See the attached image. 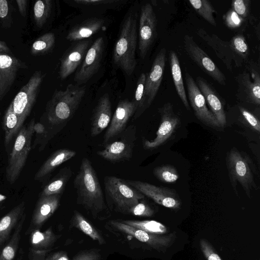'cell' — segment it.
Here are the masks:
<instances>
[{"mask_svg": "<svg viewBox=\"0 0 260 260\" xmlns=\"http://www.w3.org/2000/svg\"><path fill=\"white\" fill-rule=\"evenodd\" d=\"M73 184L76 189L77 203L82 206L93 217L109 213L96 172L87 158L82 159Z\"/></svg>", "mask_w": 260, "mask_h": 260, "instance_id": "1", "label": "cell"}, {"mask_svg": "<svg viewBox=\"0 0 260 260\" xmlns=\"http://www.w3.org/2000/svg\"><path fill=\"white\" fill-rule=\"evenodd\" d=\"M137 18L131 13L121 25L113 53L115 64L127 75L133 73L137 66Z\"/></svg>", "mask_w": 260, "mask_h": 260, "instance_id": "2", "label": "cell"}, {"mask_svg": "<svg viewBox=\"0 0 260 260\" xmlns=\"http://www.w3.org/2000/svg\"><path fill=\"white\" fill-rule=\"evenodd\" d=\"M85 87L70 84L64 90H56L46 107L47 118L52 125L69 120L74 115L85 93Z\"/></svg>", "mask_w": 260, "mask_h": 260, "instance_id": "3", "label": "cell"}, {"mask_svg": "<svg viewBox=\"0 0 260 260\" xmlns=\"http://www.w3.org/2000/svg\"><path fill=\"white\" fill-rule=\"evenodd\" d=\"M105 198L109 208L123 214L137 204L145 196L125 180L113 176L104 179Z\"/></svg>", "mask_w": 260, "mask_h": 260, "instance_id": "4", "label": "cell"}, {"mask_svg": "<svg viewBox=\"0 0 260 260\" xmlns=\"http://www.w3.org/2000/svg\"><path fill=\"white\" fill-rule=\"evenodd\" d=\"M251 163L248 157L243 155L236 148L233 147L227 153L226 164L229 179L237 194L238 182L249 198L250 197L251 190L257 188L254 180Z\"/></svg>", "mask_w": 260, "mask_h": 260, "instance_id": "5", "label": "cell"}, {"mask_svg": "<svg viewBox=\"0 0 260 260\" xmlns=\"http://www.w3.org/2000/svg\"><path fill=\"white\" fill-rule=\"evenodd\" d=\"M34 124L33 119L21 127L15 140L6 168V178L11 184L16 181L25 165L31 149Z\"/></svg>", "mask_w": 260, "mask_h": 260, "instance_id": "6", "label": "cell"}, {"mask_svg": "<svg viewBox=\"0 0 260 260\" xmlns=\"http://www.w3.org/2000/svg\"><path fill=\"white\" fill-rule=\"evenodd\" d=\"M246 70L235 78L237 84L236 97L240 101L259 106L260 105V69L259 63L248 60Z\"/></svg>", "mask_w": 260, "mask_h": 260, "instance_id": "7", "label": "cell"}, {"mask_svg": "<svg viewBox=\"0 0 260 260\" xmlns=\"http://www.w3.org/2000/svg\"><path fill=\"white\" fill-rule=\"evenodd\" d=\"M44 78L42 71H35L10 104L21 125L36 102Z\"/></svg>", "mask_w": 260, "mask_h": 260, "instance_id": "8", "label": "cell"}, {"mask_svg": "<svg viewBox=\"0 0 260 260\" xmlns=\"http://www.w3.org/2000/svg\"><path fill=\"white\" fill-rule=\"evenodd\" d=\"M158 112L160 115V123L156 133V137L152 141L143 140L145 149L153 150L164 145L180 125V118L174 113L171 103L165 104L158 109Z\"/></svg>", "mask_w": 260, "mask_h": 260, "instance_id": "9", "label": "cell"}, {"mask_svg": "<svg viewBox=\"0 0 260 260\" xmlns=\"http://www.w3.org/2000/svg\"><path fill=\"white\" fill-rule=\"evenodd\" d=\"M184 49L189 57L206 74L221 85H225L226 78L207 53L197 44L192 36L185 35Z\"/></svg>", "mask_w": 260, "mask_h": 260, "instance_id": "10", "label": "cell"}, {"mask_svg": "<svg viewBox=\"0 0 260 260\" xmlns=\"http://www.w3.org/2000/svg\"><path fill=\"white\" fill-rule=\"evenodd\" d=\"M185 80L189 102L196 117L203 124L212 127H220V124L207 107L204 95L192 76L185 70Z\"/></svg>", "mask_w": 260, "mask_h": 260, "instance_id": "11", "label": "cell"}, {"mask_svg": "<svg viewBox=\"0 0 260 260\" xmlns=\"http://www.w3.org/2000/svg\"><path fill=\"white\" fill-rule=\"evenodd\" d=\"M126 181L131 186L160 205L173 209H179L181 207L180 198L174 189L139 180Z\"/></svg>", "mask_w": 260, "mask_h": 260, "instance_id": "12", "label": "cell"}, {"mask_svg": "<svg viewBox=\"0 0 260 260\" xmlns=\"http://www.w3.org/2000/svg\"><path fill=\"white\" fill-rule=\"evenodd\" d=\"M157 20L152 6L149 3L141 9L139 28V49L142 58L146 56L156 37Z\"/></svg>", "mask_w": 260, "mask_h": 260, "instance_id": "13", "label": "cell"}, {"mask_svg": "<svg viewBox=\"0 0 260 260\" xmlns=\"http://www.w3.org/2000/svg\"><path fill=\"white\" fill-rule=\"evenodd\" d=\"M103 37L97 38L88 48L82 63L76 72L74 80L80 85L88 81L98 71L104 50Z\"/></svg>", "mask_w": 260, "mask_h": 260, "instance_id": "14", "label": "cell"}, {"mask_svg": "<svg viewBox=\"0 0 260 260\" xmlns=\"http://www.w3.org/2000/svg\"><path fill=\"white\" fill-rule=\"evenodd\" d=\"M110 224L120 232L133 236L159 251H165L176 238L175 233L167 235L150 234L126 225L120 221L112 220Z\"/></svg>", "mask_w": 260, "mask_h": 260, "instance_id": "15", "label": "cell"}, {"mask_svg": "<svg viewBox=\"0 0 260 260\" xmlns=\"http://www.w3.org/2000/svg\"><path fill=\"white\" fill-rule=\"evenodd\" d=\"M137 106L133 101L127 99L120 101L112 117L110 125L104 138V143H108L122 133L129 119L135 115Z\"/></svg>", "mask_w": 260, "mask_h": 260, "instance_id": "16", "label": "cell"}, {"mask_svg": "<svg viewBox=\"0 0 260 260\" xmlns=\"http://www.w3.org/2000/svg\"><path fill=\"white\" fill-rule=\"evenodd\" d=\"M29 235V260H44L61 236L55 234L51 226L43 232L35 230Z\"/></svg>", "mask_w": 260, "mask_h": 260, "instance_id": "17", "label": "cell"}, {"mask_svg": "<svg viewBox=\"0 0 260 260\" xmlns=\"http://www.w3.org/2000/svg\"><path fill=\"white\" fill-rule=\"evenodd\" d=\"M61 194L40 196L35 207L31 218L25 235L35 230H40L45 222L53 214L60 205Z\"/></svg>", "mask_w": 260, "mask_h": 260, "instance_id": "18", "label": "cell"}, {"mask_svg": "<svg viewBox=\"0 0 260 260\" xmlns=\"http://www.w3.org/2000/svg\"><path fill=\"white\" fill-rule=\"evenodd\" d=\"M166 60V49L164 47L157 54L150 72L146 76L144 94L146 108L150 106L159 90L163 79Z\"/></svg>", "mask_w": 260, "mask_h": 260, "instance_id": "19", "label": "cell"}, {"mask_svg": "<svg viewBox=\"0 0 260 260\" xmlns=\"http://www.w3.org/2000/svg\"><path fill=\"white\" fill-rule=\"evenodd\" d=\"M26 67V65L17 58L0 52V102L12 87L18 71Z\"/></svg>", "mask_w": 260, "mask_h": 260, "instance_id": "20", "label": "cell"}, {"mask_svg": "<svg viewBox=\"0 0 260 260\" xmlns=\"http://www.w3.org/2000/svg\"><path fill=\"white\" fill-rule=\"evenodd\" d=\"M90 44L88 40L80 41L64 52L60 59L59 74L61 79L67 78L83 61Z\"/></svg>", "mask_w": 260, "mask_h": 260, "instance_id": "21", "label": "cell"}, {"mask_svg": "<svg viewBox=\"0 0 260 260\" xmlns=\"http://www.w3.org/2000/svg\"><path fill=\"white\" fill-rule=\"evenodd\" d=\"M196 82L204 95L210 111L219 122L220 127H224L226 124V117L223 99L206 79L198 77Z\"/></svg>", "mask_w": 260, "mask_h": 260, "instance_id": "22", "label": "cell"}, {"mask_svg": "<svg viewBox=\"0 0 260 260\" xmlns=\"http://www.w3.org/2000/svg\"><path fill=\"white\" fill-rule=\"evenodd\" d=\"M112 118L111 104L108 93L103 95L94 108L91 119L90 134L95 137L110 124Z\"/></svg>", "mask_w": 260, "mask_h": 260, "instance_id": "23", "label": "cell"}, {"mask_svg": "<svg viewBox=\"0 0 260 260\" xmlns=\"http://www.w3.org/2000/svg\"><path fill=\"white\" fill-rule=\"evenodd\" d=\"M197 34L212 48L217 56L223 62L227 69L232 72L233 56L229 41L222 40L214 34L210 35L202 28H199Z\"/></svg>", "mask_w": 260, "mask_h": 260, "instance_id": "24", "label": "cell"}, {"mask_svg": "<svg viewBox=\"0 0 260 260\" xmlns=\"http://www.w3.org/2000/svg\"><path fill=\"white\" fill-rule=\"evenodd\" d=\"M25 203L22 202L0 219V252L8 242L18 223L25 213Z\"/></svg>", "mask_w": 260, "mask_h": 260, "instance_id": "25", "label": "cell"}, {"mask_svg": "<svg viewBox=\"0 0 260 260\" xmlns=\"http://www.w3.org/2000/svg\"><path fill=\"white\" fill-rule=\"evenodd\" d=\"M133 143L121 140L107 144L105 148L97 154L104 159L112 162H119L129 160L132 156Z\"/></svg>", "mask_w": 260, "mask_h": 260, "instance_id": "26", "label": "cell"}, {"mask_svg": "<svg viewBox=\"0 0 260 260\" xmlns=\"http://www.w3.org/2000/svg\"><path fill=\"white\" fill-rule=\"evenodd\" d=\"M76 152L68 149H60L54 151L40 167L35 176V180L46 177L56 168L75 156Z\"/></svg>", "mask_w": 260, "mask_h": 260, "instance_id": "27", "label": "cell"}, {"mask_svg": "<svg viewBox=\"0 0 260 260\" xmlns=\"http://www.w3.org/2000/svg\"><path fill=\"white\" fill-rule=\"evenodd\" d=\"M104 21V19L98 18L86 19L72 28L66 38L70 41L85 40L99 31Z\"/></svg>", "mask_w": 260, "mask_h": 260, "instance_id": "28", "label": "cell"}, {"mask_svg": "<svg viewBox=\"0 0 260 260\" xmlns=\"http://www.w3.org/2000/svg\"><path fill=\"white\" fill-rule=\"evenodd\" d=\"M169 57L171 74L176 92L185 107L189 110L190 106L183 83L179 59L176 52L173 50L170 51Z\"/></svg>", "mask_w": 260, "mask_h": 260, "instance_id": "29", "label": "cell"}, {"mask_svg": "<svg viewBox=\"0 0 260 260\" xmlns=\"http://www.w3.org/2000/svg\"><path fill=\"white\" fill-rule=\"evenodd\" d=\"M72 175V169L69 167H65L45 185L41 192V196L61 194L64 191Z\"/></svg>", "mask_w": 260, "mask_h": 260, "instance_id": "30", "label": "cell"}, {"mask_svg": "<svg viewBox=\"0 0 260 260\" xmlns=\"http://www.w3.org/2000/svg\"><path fill=\"white\" fill-rule=\"evenodd\" d=\"M229 41L233 56V62L236 67H240L248 61L250 54L246 39L243 35L237 34Z\"/></svg>", "mask_w": 260, "mask_h": 260, "instance_id": "31", "label": "cell"}, {"mask_svg": "<svg viewBox=\"0 0 260 260\" xmlns=\"http://www.w3.org/2000/svg\"><path fill=\"white\" fill-rule=\"evenodd\" d=\"M26 218L24 213L16 226L8 242L0 252V260H14L21 237V232Z\"/></svg>", "mask_w": 260, "mask_h": 260, "instance_id": "32", "label": "cell"}, {"mask_svg": "<svg viewBox=\"0 0 260 260\" xmlns=\"http://www.w3.org/2000/svg\"><path fill=\"white\" fill-rule=\"evenodd\" d=\"M71 225L77 228L91 239L101 244L105 243V240L100 233L77 210H74L71 219Z\"/></svg>", "mask_w": 260, "mask_h": 260, "instance_id": "33", "label": "cell"}, {"mask_svg": "<svg viewBox=\"0 0 260 260\" xmlns=\"http://www.w3.org/2000/svg\"><path fill=\"white\" fill-rule=\"evenodd\" d=\"M3 123L5 132V143L7 145L9 144L12 138L22 127L17 116L13 111L10 105L5 112Z\"/></svg>", "mask_w": 260, "mask_h": 260, "instance_id": "34", "label": "cell"}, {"mask_svg": "<svg viewBox=\"0 0 260 260\" xmlns=\"http://www.w3.org/2000/svg\"><path fill=\"white\" fill-rule=\"evenodd\" d=\"M120 221L150 234L162 235L167 232L166 226L155 220H122Z\"/></svg>", "mask_w": 260, "mask_h": 260, "instance_id": "35", "label": "cell"}, {"mask_svg": "<svg viewBox=\"0 0 260 260\" xmlns=\"http://www.w3.org/2000/svg\"><path fill=\"white\" fill-rule=\"evenodd\" d=\"M189 3L194 10L206 21L214 26H216V22L213 14L216 11L209 1L189 0Z\"/></svg>", "mask_w": 260, "mask_h": 260, "instance_id": "36", "label": "cell"}, {"mask_svg": "<svg viewBox=\"0 0 260 260\" xmlns=\"http://www.w3.org/2000/svg\"><path fill=\"white\" fill-rule=\"evenodd\" d=\"M55 37L52 32H47L38 38L32 44L30 52L32 55L44 54L53 47Z\"/></svg>", "mask_w": 260, "mask_h": 260, "instance_id": "37", "label": "cell"}, {"mask_svg": "<svg viewBox=\"0 0 260 260\" xmlns=\"http://www.w3.org/2000/svg\"><path fill=\"white\" fill-rule=\"evenodd\" d=\"M52 7V1L39 0L34 6V17L36 24L42 27L46 22L50 15Z\"/></svg>", "mask_w": 260, "mask_h": 260, "instance_id": "38", "label": "cell"}, {"mask_svg": "<svg viewBox=\"0 0 260 260\" xmlns=\"http://www.w3.org/2000/svg\"><path fill=\"white\" fill-rule=\"evenodd\" d=\"M234 108L238 112V120L244 123L252 130L259 133L260 122L257 116L240 104L236 105Z\"/></svg>", "mask_w": 260, "mask_h": 260, "instance_id": "39", "label": "cell"}, {"mask_svg": "<svg viewBox=\"0 0 260 260\" xmlns=\"http://www.w3.org/2000/svg\"><path fill=\"white\" fill-rule=\"evenodd\" d=\"M146 76V75L145 73H142L137 81L135 100H134L137 106V109L134 115L135 119L140 116L146 109V99L144 94Z\"/></svg>", "mask_w": 260, "mask_h": 260, "instance_id": "40", "label": "cell"}, {"mask_svg": "<svg viewBox=\"0 0 260 260\" xmlns=\"http://www.w3.org/2000/svg\"><path fill=\"white\" fill-rule=\"evenodd\" d=\"M153 173L158 180L165 183H174L179 178L176 169L170 165H161L154 168Z\"/></svg>", "mask_w": 260, "mask_h": 260, "instance_id": "41", "label": "cell"}, {"mask_svg": "<svg viewBox=\"0 0 260 260\" xmlns=\"http://www.w3.org/2000/svg\"><path fill=\"white\" fill-rule=\"evenodd\" d=\"M154 213V210L144 200L141 199L139 202L131 207L126 214H132L137 216L150 217Z\"/></svg>", "mask_w": 260, "mask_h": 260, "instance_id": "42", "label": "cell"}, {"mask_svg": "<svg viewBox=\"0 0 260 260\" xmlns=\"http://www.w3.org/2000/svg\"><path fill=\"white\" fill-rule=\"evenodd\" d=\"M223 19L225 25L232 29H239L245 23L246 19L238 15L232 9H230L224 15Z\"/></svg>", "mask_w": 260, "mask_h": 260, "instance_id": "43", "label": "cell"}, {"mask_svg": "<svg viewBox=\"0 0 260 260\" xmlns=\"http://www.w3.org/2000/svg\"><path fill=\"white\" fill-rule=\"evenodd\" d=\"M250 0H234L231 3L232 9L240 16L246 19L250 13Z\"/></svg>", "mask_w": 260, "mask_h": 260, "instance_id": "44", "label": "cell"}, {"mask_svg": "<svg viewBox=\"0 0 260 260\" xmlns=\"http://www.w3.org/2000/svg\"><path fill=\"white\" fill-rule=\"evenodd\" d=\"M200 245L201 250L207 260H222L207 240L201 239L200 241Z\"/></svg>", "mask_w": 260, "mask_h": 260, "instance_id": "45", "label": "cell"}, {"mask_svg": "<svg viewBox=\"0 0 260 260\" xmlns=\"http://www.w3.org/2000/svg\"><path fill=\"white\" fill-rule=\"evenodd\" d=\"M100 250L98 249H90L80 251L73 257L72 260H101Z\"/></svg>", "mask_w": 260, "mask_h": 260, "instance_id": "46", "label": "cell"}, {"mask_svg": "<svg viewBox=\"0 0 260 260\" xmlns=\"http://www.w3.org/2000/svg\"><path fill=\"white\" fill-rule=\"evenodd\" d=\"M74 2L78 5L86 6H99L112 5L120 2L115 0H74Z\"/></svg>", "mask_w": 260, "mask_h": 260, "instance_id": "47", "label": "cell"}, {"mask_svg": "<svg viewBox=\"0 0 260 260\" xmlns=\"http://www.w3.org/2000/svg\"><path fill=\"white\" fill-rule=\"evenodd\" d=\"M44 260H70L66 251H59L50 254Z\"/></svg>", "mask_w": 260, "mask_h": 260, "instance_id": "48", "label": "cell"}, {"mask_svg": "<svg viewBox=\"0 0 260 260\" xmlns=\"http://www.w3.org/2000/svg\"><path fill=\"white\" fill-rule=\"evenodd\" d=\"M9 13V4L6 0H0V18H6Z\"/></svg>", "mask_w": 260, "mask_h": 260, "instance_id": "49", "label": "cell"}, {"mask_svg": "<svg viewBox=\"0 0 260 260\" xmlns=\"http://www.w3.org/2000/svg\"><path fill=\"white\" fill-rule=\"evenodd\" d=\"M27 3V0L16 1L19 11L23 17H25L26 15Z\"/></svg>", "mask_w": 260, "mask_h": 260, "instance_id": "50", "label": "cell"}, {"mask_svg": "<svg viewBox=\"0 0 260 260\" xmlns=\"http://www.w3.org/2000/svg\"><path fill=\"white\" fill-rule=\"evenodd\" d=\"M34 132L39 135H44L46 133V128L41 123L38 122L34 124Z\"/></svg>", "mask_w": 260, "mask_h": 260, "instance_id": "51", "label": "cell"}, {"mask_svg": "<svg viewBox=\"0 0 260 260\" xmlns=\"http://www.w3.org/2000/svg\"><path fill=\"white\" fill-rule=\"evenodd\" d=\"M10 51V49L7 44L0 40V52L6 53Z\"/></svg>", "mask_w": 260, "mask_h": 260, "instance_id": "52", "label": "cell"}, {"mask_svg": "<svg viewBox=\"0 0 260 260\" xmlns=\"http://www.w3.org/2000/svg\"><path fill=\"white\" fill-rule=\"evenodd\" d=\"M6 199V197H5L2 194H0V202L4 200V199Z\"/></svg>", "mask_w": 260, "mask_h": 260, "instance_id": "53", "label": "cell"}, {"mask_svg": "<svg viewBox=\"0 0 260 260\" xmlns=\"http://www.w3.org/2000/svg\"><path fill=\"white\" fill-rule=\"evenodd\" d=\"M17 260H21V258H19Z\"/></svg>", "mask_w": 260, "mask_h": 260, "instance_id": "54", "label": "cell"}]
</instances>
